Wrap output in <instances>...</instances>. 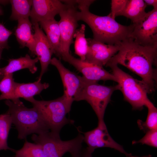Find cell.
I'll use <instances>...</instances> for the list:
<instances>
[{"mask_svg":"<svg viewBox=\"0 0 157 157\" xmlns=\"http://www.w3.org/2000/svg\"><path fill=\"white\" fill-rule=\"evenodd\" d=\"M157 58V46H143L130 38L121 42L119 51L107 63L120 64L138 75L151 93L156 80L153 66L156 65Z\"/></svg>","mask_w":157,"mask_h":157,"instance_id":"cell-1","label":"cell"},{"mask_svg":"<svg viewBox=\"0 0 157 157\" xmlns=\"http://www.w3.org/2000/svg\"><path fill=\"white\" fill-rule=\"evenodd\" d=\"M94 0H76L78 20L86 23L90 28L93 39L101 42L110 45H120L124 40L130 38L134 24L127 26L120 24L109 14L100 16L89 10L90 5Z\"/></svg>","mask_w":157,"mask_h":157,"instance_id":"cell-2","label":"cell"},{"mask_svg":"<svg viewBox=\"0 0 157 157\" xmlns=\"http://www.w3.org/2000/svg\"><path fill=\"white\" fill-rule=\"evenodd\" d=\"M5 103L8 107L7 112L17 131L19 139L25 140L31 134L39 135L50 131L46 122L35 107L28 108L20 100L14 102L7 100Z\"/></svg>","mask_w":157,"mask_h":157,"instance_id":"cell-3","label":"cell"},{"mask_svg":"<svg viewBox=\"0 0 157 157\" xmlns=\"http://www.w3.org/2000/svg\"><path fill=\"white\" fill-rule=\"evenodd\" d=\"M115 77L118 90L122 93L124 99L129 102L134 110H142L150 101L147 94L149 89L143 82L133 78L118 66V65L107 63Z\"/></svg>","mask_w":157,"mask_h":157,"instance_id":"cell-4","label":"cell"},{"mask_svg":"<svg viewBox=\"0 0 157 157\" xmlns=\"http://www.w3.org/2000/svg\"><path fill=\"white\" fill-rule=\"evenodd\" d=\"M26 100L39 110L47 124L50 131L60 134L62 128L74 121L67 119L66 115L70 110L72 103L63 95L56 99L49 101L38 100L33 97Z\"/></svg>","mask_w":157,"mask_h":157,"instance_id":"cell-5","label":"cell"},{"mask_svg":"<svg viewBox=\"0 0 157 157\" xmlns=\"http://www.w3.org/2000/svg\"><path fill=\"white\" fill-rule=\"evenodd\" d=\"M78 133L73 139L63 141L60 134L50 131L37 135L33 134L32 140L42 147L45 157H62L65 153L71 154L81 151L83 135L78 129Z\"/></svg>","mask_w":157,"mask_h":157,"instance_id":"cell-6","label":"cell"},{"mask_svg":"<svg viewBox=\"0 0 157 157\" xmlns=\"http://www.w3.org/2000/svg\"><path fill=\"white\" fill-rule=\"evenodd\" d=\"M84 78L82 88L74 101H87L95 112L98 122H104L106 109L113 93L118 90L117 85L105 86Z\"/></svg>","mask_w":157,"mask_h":157,"instance_id":"cell-7","label":"cell"},{"mask_svg":"<svg viewBox=\"0 0 157 157\" xmlns=\"http://www.w3.org/2000/svg\"><path fill=\"white\" fill-rule=\"evenodd\" d=\"M66 4L59 13L60 19L58 22L61 35V58L70 54V47L74 42V35L78 26L76 13V0H62Z\"/></svg>","mask_w":157,"mask_h":157,"instance_id":"cell-8","label":"cell"},{"mask_svg":"<svg viewBox=\"0 0 157 157\" xmlns=\"http://www.w3.org/2000/svg\"><path fill=\"white\" fill-rule=\"evenodd\" d=\"M134 24L130 38L143 46H157V8L147 13Z\"/></svg>","mask_w":157,"mask_h":157,"instance_id":"cell-9","label":"cell"},{"mask_svg":"<svg viewBox=\"0 0 157 157\" xmlns=\"http://www.w3.org/2000/svg\"><path fill=\"white\" fill-rule=\"evenodd\" d=\"M83 134V142L87 145V149L93 153L95 149L101 147L114 149L124 154L128 157L131 154L127 153L123 147L117 143L109 134L104 122H98L97 127Z\"/></svg>","mask_w":157,"mask_h":157,"instance_id":"cell-10","label":"cell"},{"mask_svg":"<svg viewBox=\"0 0 157 157\" xmlns=\"http://www.w3.org/2000/svg\"><path fill=\"white\" fill-rule=\"evenodd\" d=\"M61 59L72 65L88 81L98 82L111 80L116 82L113 74L106 71L103 67L75 58L70 53L63 56Z\"/></svg>","mask_w":157,"mask_h":157,"instance_id":"cell-11","label":"cell"},{"mask_svg":"<svg viewBox=\"0 0 157 157\" xmlns=\"http://www.w3.org/2000/svg\"><path fill=\"white\" fill-rule=\"evenodd\" d=\"M50 64L56 67L59 73L64 87L63 95L72 103L82 88L84 78L66 68L60 60L55 57L51 59Z\"/></svg>","mask_w":157,"mask_h":157,"instance_id":"cell-12","label":"cell"},{"mask_svg":"<svg viewBox=\"0 0 157 157\" xmlns=\"http://www.w3.org/2000/svg\"><path fill=\"white\" fill-rule=\"evenodd\" d=\"M33 25L35 43L32 54L36 55L40 62L41 70L38 80L41 81L42 76L48 70L54 52L46 35L40 27L38 23Z\"/></svg>","mask_w":157,"mask_h":157,"instance_id":"cell-13","label":"cell"},{"mask_svg":"<svg viewBox=\"0 0 157 157\" xmlns=\"http://www.w3.org/2000/svg\"><path fill=\"white\" fill-rule=\"evenodd\" d=\"M88 50L85 60L103 67L119 51L120 45H110L87 38Z\"/></svg>","mask_w":157,"mask_h":157,"instance_id":"cell-14","label":"cell"},{"mask_svg":"<svg viewBox=\"0 0 157 157\" xmlns=\"http://www.w3.org/2000/svg\"><path fill=\"white\" fill-rule=\"evenodd\" d=\"M66 4L60 0H33L30 17L32 24L40 21L54 19Z\"/></svg>","mask_w":157,"mask_h":157,"instance_id":"cell-15","label":"cell"},{"mask_svg":"<svg viewBox=\"0 0 157 157\" xmlns=\"http://www.w3.org/2000/svg\"><path fill=\"white\" fill-rule=\"evenodd\" d=\"M15 34L21 47L28 48L33 54L35 46L34 34L32 33L33 25L29 18L18 20Z\"/></svg>","mask_w":157,"mask_h":157,"instance_id":"cell-16","label":"cell"},{"mask_svg":"<svg viewBox=\"0 0 157 157\" xmlns=\"http://www.w3.org/2000/svg\"><path fill=\"white\" fill-rule=\"evenodd\" d=\"M38 24L45 32L53 53L60 59L61 35L58 22L53 19L42 20Z\"/></svg>","mask_w":157,"mask_h":157,"instance_id":"cell-17","label":"cell"},{"mask_svg":"<svg viewBox=\"0 0 157 157\" xmlns=\"http://www.w3.org/2000/svg\"><path fill=\"white\" fill-rule=\"evenodd\" d=\"M38 61L37 57L32 59L28 54L18 58L9 59L7 65L0 68V75L3 77L6 74L24 69H28L31 73L34 74L37 71L35 64Z\"/></svg>","mask_w":157,"mask_h":157,"instance_id":"cell-18","label":"cell"},{"mask_svg":"<svg viewBox=\"0 0 157 157\" xmlns=\"http://www.w3.org/2000/svg\"><path fill=\"white\" fill-rule=\"evenodd\" d=\"M48 83H42L41 81L38 80L33 83H20L15 82L14 95L16 101L19 100L20 98H22L26 100L33 97L35 95L40 94L44 90L49 86Z\"/></svg>","mask_w":157,"mask_h":157,"instance_id":"cell-19","label":"cell"},{"mask_svg":"<svg viewBox=\"0 0 157 157\" xmlns=\"http://www.w3.org/2000/svg\"><path fill=\"white\" fill-rule=\"evenodd\" d=\"M147 5L143 0H128L126 5L119 16L130 19L133 24L136 23L146 15Z\"/></svg>","mask_w":157,"mask_h":157,"instance_id":"cell-20","label":"cell"},{"mask_svg":"<svg viewBox=\"0 0 157 157\" xmlns=\"http://www.w3.org/2000/svg\"><path fill=\"white\" fill-rule=\"evenodd\" d=\"M12 13L10 18L13 20H18L29 18L32 5L31 0H11Z\"/></svg>","mask_w":157,"mask_h":157,"instance_id":"cell-21","label":"cell"},{"mask_svg":"<svg viewBox=\"0 0 157 157\" xmlns=\"http://www.w3.org/2000/svg\"><path fill=\"white\" fill-rule=\"evenodd\" d=\"M85 25L81 24L80 27L76 30L74 35V38H75V53L83 61L85 60L88 50V43L85 36Z\"/></svg>","mask_w":157,"mask_h":157,"instance_id":"cell-22","label":"cell"},{"mask_svg":"<svg viewBox=\"0 0 157 157\" xmlns=\"http://www.w3.org/2000/svg\"><path fill=\"white\" fill-rule=\"evenodd\" d=\"M12 124L11 117L7 112L0 115V151L8 150L13 152L14 150L9 147L7 143L8 134Z\"/></svg>","mask_w":157,"mask_h":157,"instance_id":"cell-23","label":"cell"},{"mask_svg":"<svg viewBox=\"0 0 157 157\" xmlns=\"http://www.w3.org/2000/svg\"><path fill=\"white\" fill-rule=\"evenodd\" d=\"M15 82L13 78V73L4 75L0 81V101L3 99L10 100L17 102L14 95Z\"/></svg>","mask_w":157,"mask_h":157,"instance_id":"cell-24","label":"cell"},{"mask_svg":"<svg viewBox=\"0 0 157 157\" xmlns=\"http://www.w3.org/2000/svg\"><path fill=\"white\" fill-rule=\"evenodd\" d=\"M13 157H45L42 147L39 144L28 142L25 140L23 147L14 149Z\"/></svg>","mask_w":157,"mask_h":157,"instance_id":"cell-25","label":"cell"},{"mask_svg":"<svg viewBox=\"0 0 157 157\" xmlns=\"http://www.w3.org/2000/svg\"><path fill=\"white\" fill-rule=\"evenodd\" d=\"M148 110V115L145 122L138 120V126L140 130L146 132L157 129V109L150 101L146 106Z\"/></svg>","mask_w":157,"mask_h":157,"instance_id":"cell-26","label":"cell"},{"mask_svg":"<svg viewBox=\"0 0 157 157\" xmlns=\"http://www.w3.org/2000/svg\"><path fill=\"white\" fill-rule=\"evenodd\" d=\"M144 136L138 141H134L133 144L141 143L157 148V129L148 131L146 132Z\"/></svg>","mask_w":157,"mask_h":157,"instance_id":"cell-27","label":"cell"},{"mask_svg":"<svg viewBox=\"0 0 157 157\" xmlns=\"http://www.w3.org/2000/svg\"><path fill=\"white\" fill-rule=\"evenodd\" d=\"M128 0H111V11L109 15L115 19L116 17L119 16L120 13L124 9Z\"/></svg>","mask_w":157,"mask_h":157,"instance_id":"cell-28","label":"cell"},{"mask_svg":"<svg viewBox=\"0 0 157 157\" xmlns=\"http://www.w3.org/2000/svg\"><path fill=\"white\" fill-rule=\"evenodd\" d=\"M13 33L2 24L0 23V48L3 49H8V40Z\"/></svg>","mask_w":157,"mask_h":157,"instance_id":"cell-29","label":"cell"},{"mask_svg":"<svg viewBox=\"0 0 157 157\" xmlns=\"http://www.w3.org/2000/svg\"><path fill=\"white\" fill-rule=\"evenodd\" d=\"M144 1L147 5L152 6L153 7V8H157V0H144Z\"/></svg>","mask_w":157,"mask_h":157,"instance_id":"cell-30","label":"cell"},{"mask_svg":"<svg viewBox=\"0 0 157 157\" xmlns=\"http://www.w3.org/2000/svg\"><path fill=\"white\" fill-rule=\"evenodd\" d=\"M92 153L86 148L82 152L81 156L82 157H92Z\"/></svg>","mask_w":157,"mask_h":157,"instance_id":"cell-31","label":"cell"},{"mask_svg":"<svg viewBox=\"0 0 157 157\" xmlns=\"http://www.w3.org/2000/svg\"><path fill=\"white\" fill-rule=\"evenodd\" d=\"M82 151L71 154V157H81Z\"/></svg>","mask_w":157,"mask_h":157,"instance_id":"cell-32","label":"cell"},{"mask_svg":"<svg viewBox=\"0 0 157 157\" xmlns=\"http://www.w3.org/2000/svg\"><path fill=\"white\" fill-rule=\"evenodd\" d=\"M128 157H151V156L150 155H149L147 156H143L142 157H138V156H132L131 154L129 156H128Z\"/></svg>","mask_w":157,"mask_h":157,"instance_id":"cell-33","label":"cell"},{"mask_svg":"<svg viewBox=\"0 0 157 157\" xmlns=\"http://www.w3.org/2000/svg\"><path fill=\"white\" fill-rule=\"evenodd\" d=\"M3 50V49L0 48V60L1 57V54ZM2 78L3 77L0 75V81L1 80Z\"/></svg>","mask_w":157,"mask_h":157,"instance_id":"cell-34","label":"cell"}]
</instances>
